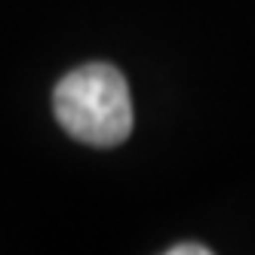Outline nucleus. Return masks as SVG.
<instances>
[{
  "mask_svg": "<svg viewBox=\"0 0 255 255\" xmlns=\"http://www.w3.org/2000/svg\"><path fill=\"white\" fill-rule=\"evenodd\" d=\"M52 111L59 126L83 144L114 148L132 132V99L114 65H80L56 83Z\"/></svg>",
  "mask_w": 255,
  "mask_h": 255,
  "instance_id": "nucleus-1",
  "label": "nucleus"
},
{
  "mask_svg": "<svg viewBox=\"0 0 255 255\" xmlns=\"http://www.w3.org/2000/svg\"><path fill=\"white\" fill-rule=\"evenodd\" d=\"M166 255H212V249L203 243H178V246H169Z\"/></svg>",
  "mask_w": 255,
  "mask_h": 255,
  "instance_id": "nucleus-2",
  "label": "nucleus"
}]
</instances>
